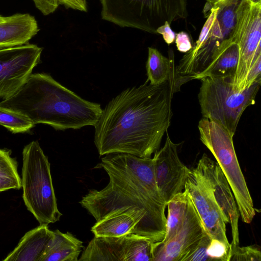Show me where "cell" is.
I'll list each match as a JSON object with an SVG mask.
<instances>
[{
  "instance_id": "19",
  "label": "cell",
  "mask_w": 261,
  "mask_h": 261,
  "mask_svg": "<svg viewBox=\"0 0 261 261\" xmlns=\"http://www.w3.org/2000/svg\"><path fill=\"white\" fill-rule=\"evenodd\" d=\"M54 236L47 224H40L20 240L4 261H41L46 247Z\"/></svg>"
},
{
  "instance_id": "15",
  "label": "cell",
  "mask_w": 261,
  "mask_h": 261,
  "mask_svg": "<svg viewBox=\"0 0 261 261\" xmlns=\"http://www.w3.org/2000/svg\"><path fill=\"white\" fill-rule=\"evenodd\" d=\"M197 165L208 178L216 200L230 224L231 251L239 245L238 222L240 215L230 187L218 163L206 154H203Z\"/></svg>"
},
{
  "instance_id": "23",
  "label": "cell",
  "mask_w": 261,
  "mask_h": 261,
  "mask_svg": "<svg viewBox=\"0 0 261 261\" xmlns=\"http://www.w3.org/2000/svg\"><path fill=\"white\" fill-rule=\"evenodd\" d=\"M0 125L16 134L29 132L35 124L23 113L0 105Z\"/></svg>"
},
{
  "instance_id": "14",
  "label": "cell",
  "mask_w": 261,
  "mask_h": 261,
  "mask_svg": "<svg viewBox=\"0 0 261 261\" xmlns=\"http://www.w3.org/2000/svg\"><path fill=\"white\" fill-rule=\"evenodd\" d=\"M206 232L190 199L183 225L175 235L165 243H153V261H184Z\"/></svg>"
},
{
  "instance_id": "29",
  "label": "cell",
  "mask_w": 261,
  "mask_h": 261,
  "mask_svg": "<svg viewBox=\"0 0 261 261\" xmlns=\"http://www.w3.org/2000/svg\"><path fill=\"white\" fill-rule=\"evenodd\" d=\"M58 6L57 0H38L35 6L44 15H48L54 13Z\"/></svg>"
},
{
  "instance_id": "1",
  "label": "cell",
  "mask_w": 261,
  "mask_h": 261,
  "mask_svg": "<svg viewBox=\"0 0 261 261\" xmlns=\"http://www.w3.org/2000/svg\"><path fill=\"white\" fill-rule=\"evenodd\" d=\"M148 83L126 89L102 110L94 126L100 155L124 153L151 158L159 150L170 125L173 96L185 83L176 72L162 84Z\"/></svg>"
},
{
  "instance_id": "12",
  "label": "cell",
  "mask_w": 261,
  "mask_h": 261,
  "mask_svg": "<svg viewBox=\"0 0 261 261\" xmlns=\"http://www.w3.org/2000/svg\"><path fill=\"white\" fill-rule=\"evenodd\" d=\"M42 50L29 43L0 48V98L11 96L25 83L40 62Z\"/></svg>"
},
{
  "instance_id": "22",
  "label": "cell",
  "mask_w": 261,
  "mask_h": 261,
  "mask_svg": "<svg viewBox=\"0 0 261 261\" xmlns=\"http://www.w3.org/2000/svg\"><path fill=\"white\" fill-rule=\"evenodd\" d=\"M190 197L184 191L175 195L167 203L168 214L166 217V233L162 243L172 239L183 225L187 213Z\"/></svg>"
},
{
  "instance_id": "33",
  "label": "cell",
  "mask_w": 261,
  "mask_h": 261,
  "mask_svg": "<svg viewBox=\"0 0 261 261\" xmlns=\"http://www.w3.org/2000/svg\"><path fill=\"white\" fill-rule=\"evenodd\" d=\"M250 2H251L252 4H259L261 3V0H248Z\"/></svg>"
},
{
  "instance_id": "7",
  "label": "cell",
  "mask_w": 261,
  "mask_h": 261,
  "mask_svg": "<svg viewBox=\"0 0 261 261\" xmlns=\"http://www.w3.org/2000/svg\"><path fill=\"white\" fill-rule=\"evenodd\" d=\"M200 80L198 100L203 118L217 122L233 137L243 113L255 103L261 82L238 92L227 79L208 76Z\"/></svg>"
},
{
  "instance_id": "31",
  "label": "cell",
  "mask_w": 261,
  "mask_h": 261,
  "mask_svg": "<svg viewBox=\"0 0 261 261\" xmlns=\"http://www.w3.org/2000/svg\"><path fill=\"white\" fill-rule=\"evenodd\" d=\"M156 33L161 34L163 39L168 45L175 41L176 34L171 30L170 25L167 22L156 30Z\"/></svg>"
},
{
  "instance_id": "5",
  "label": "cell",
  "mask_w": 261,
  "mask_h": 261,
  "mask_svg": "<svg viewBox=\"0 0 261 261\" xmlns=\"http://www.w3.org/2000/svg\"><path fill=\"white\" fill-rule=\"evenodd\" d=\"M103 20L156 34L167 22L188 16V0H100Z\"/></svg>"
},
{
  "instance_id": "25",
  "label": "cell",
  "mask_w": 261,
  "mask_h": 261,
  "mask_svg": "<svg viewBox=\"0 0 261 261\" xmlns=\"http://www.w3.org/2000/svg\"><path fill=\"white\" fill-rule=\"evenodd\" d=\"M261 252L257 245L240 247L237 246L231 251L229 261H260Z\"/></svg>"
},
{
  "instance_id": "11",
  "label": "cell",
  "mask_w": 261,
  "mask_h": 261,
  "mask_svg": "<svg viewBox=\"0 0 261 261\" xmlns=\"http://www.w3.org/2000/svg\"><path fill=\"white\" fill-rule=\"evenodd\" d=\"M153 243L135 233L94 237L79 261H153Z\"/></svg>"
},
{
  "instance_id": "30",
  "label": "cell",
  "mask_w": 261,
  "mask_h": 261,
  "mask_svg": "<svg viewBox=\"0 0 261 261\" xmlns=\"http://www.w3.org/2000/svg\"><path fill=\"white\" fill-rule=\"evenodd\" d=\"M58 5L64 6L67 9H72L83 12L87 11L86 0H57Z\"/></svg>"
},
{
  "instance_id": "10",
  "label": "cell",
  "mask_w": 261,
  "mask_h": 261,
  "mask_svg": "<svg viewBox=\"0 0 261 261\" xmlns=\"http://www.w3.org/2000/svg\"><path fill=\"white\" fill-rule=\"evenodd\" d=\"M185 190L188 192L209 236L212 239L223 243L230 255L231 246L226 230L228 220L216 200L208 178L198 165L190 169Z\"/></svg>"
},
{
  "instance_id": "34",
  "label": "cell",
  "mask_w": 261,
  "mask_h": 261,
  "mask_svg": "<svg viewBox=\"0 0 261 261\" xmlns=\"http://www.w3.org/2000/svg\"><path fill=\"white\" fill-rule=\"evenodd\" d=\"M6 17H4L0 15V22H2L4 21L6 19Z\"/></svg>"
},
{
  "instance_id": "18",
  "label": "cell",
  "mask_w": 261,
  "mask_h": 261,
  "mask_svg": "<svg viewBox=\"0 0 261 261\" xmlns=\"http://www.w3.org/2000/svg\"><path fill=\"white\" fill-rule=\"evenodd\" d=\"M239 56L238 45L231 35L215 52L208 65L190 79L200 80L211 76L227 79L231 82L236 70Z\"/></svg>"
},
{
  "instance_id": "20",
  "label": "cell",
  "mask_w": 261,
  "mask_h": 261,
  "mask_svg": "<svg viewBox=\"0 0 261 261\" xmlns=\"http://www.w3.org/2000/svg\"><path fill=\"white\" fill-rule=\"evenodd\" d=\"M84 248L83 242L69 232L54 231L41 261H77Z\"/></svg>"
},
{
  "instance_id": "9",
  "label": "cell",
  "mask_w": 261,
  "mask_h": 261,
  "mask_svg": "<svg viewBox=\"0 0 261 261\" xmlns=\"http://www.w3.org/2000/svg\"><path fill=\"white\" fill-rule=\"evenodd\" d=\"M231 36L239 46V56L231 81L233 90L245 89V82L255 61L261 58V3L241 0L236 11Z\"/></svg>"
},
{
  "instance_id": "2",
  "label": "cell",
  "mask_w": 261,
  "mask_h": 261,
  "mask_svg": "<svg viewBox=\"0 0 261 261\" xmlns=\"http://www.w3.org/2000/svg\"><path fill=\"white\" fill-rule=\"evenodd\" d=\"M95 168L109 177L101 190H89L80 201L96 221L121 211H135L143 217L147 239L162 242L166 233L167 203L157 187L153 159L124 153L106 154Z\"/></svg>"
},
{
  "instance_id": "6",
  "label": "cell",
  "mask_w": 261,
  "mask_h": 261,
  "mask_svg": "<svg viewBox=\"0 0 261 261\" xmlns=\"http://www.w3.org/2000/svg\"><path fill=\"white\" fill-rule=\"evenodd\" d=\"M198 127L201 141L214 155L228 182L242 220L250 223L255 211L234 150L233 137L221 124L206 118L199 121Z\"/></svg>"
},
{
  "instance_id": "27",
  "label": "cell",
  "mask_w": 261,
  "mask_h": 261,
  "mask_svg": "<svg viewBox=\"0 0 261 261\" xmlns=\"http://www.w3.org/2000/svg\"><path fill=\"white\" fill-rule=\"evenodd\" d=\"M207 253L212 260L229 261L230 251L222 242L212 239L207 249Z\"/></svg>"
},
{
  "instance_id": "21",
  "label": "cell",
  "mask_w": 261,
  "mask_h": 261,
  "mask_svg": "<svg viewBox=\"0 0 261 261\" xmlns=\"http://www.w3.org/2000/svg\"><path fill=\"white\" fill-rule=\"evenodd\" d=\"M147 81L152 85H159L168 81L176 72L174 55L169 50V58L163 56L157 49L148 48L146 64Z\"/></svg>"
},
{
  "instance_id": "4",
  "label": "cell",
  "mask_w": 261,
  "mask_h": 261,
  "mask_svg": "<svg viewBox=\"0 0 261 261\" xmlns=\"http://www.w3.org/2000/svg\"><path fill=\"white\" fill-rule=\"evenodd\" d=\"M21 181L24 204L39 224L59 221L62 214L57 206L50 163L37 141L23 149Z\"/></svg>"
},
{
  "instance_id": "28",
  "label": "cell",
  "mask_w": 261,
  "mask_h": 261,
  "mask_svg": "<svg viewBox=\"0 0 261 261\" xmlns=\"http://www.w3.org/2000/svg\"><path fill=\"white\" fill-rule=\"evenodd\" d=\"M175 41L177 49L182 53H186L193 46L189 35L184 32L176 34Z\"/></svg>"
},
{
  "instance_id": "8",
  "label": "cell",
  "mask_w": 261,
  "mask_h": 261,
  "mask_svg": "<svg viewBox=\"0 0 261 261\" xmlns=\"http://www.w3.org/2000/svg\"><path fill=\"white\" fill-rule=\"evenodd\" d=\"M241 1L228 0L211 9L198 40L176 66L179 76L188 82L208 65L221 43L231 36Z\"/></svg>"
},
{
  "instance_id": "32",
  "label": "cell",
  "mask_w": 261,
  "mask_h": 261,
  "mask_svg": "<svg viewBox=\"0 0 261 261\" xmlns=\"http://www.w3.org/2000/svg\"><path fill=\"white\" fill-rule=\"evenodd\" d=\"M21 185L8 178L0 176V192L10 189H20Z\"/></svg>"
},
{
  "instance_id": "16",
  "label": "cell",
  "mask_w": 261,
  "mask_h": 261,
  "mask_svg": "<svg viewBox=\"0 0 261 261\" xmlns=\"http://www.w3.org/2000/svg\"><path fill=\"white\" fill-rule=\"evenodd\" d=\"M91 231L96 237H119L135 233L147 239L142 216L135 211L111 214L96 221Z\"/></svg>"
},
{
  "instance_id": "24",
  "label": "cell",
  "mask_w": 261,
  "mask_h": 261,
  "mask_svg": "<svg viewBox=\"0 0 261 261\" xmlns=\"http://www.w3.org/2000/svg\"><path fill=\"white\" fill-rule=\"evenodd\" d=\"M17 168V162L15 159L11 156L10 151L0 149V176L21 185Z\"/></svg>"
},
{
  "instance_id": "26",
  "label": "cell",
  "mask_w": 261,
  "mask_h": 261,
  "mask_svg": "<svg viewBox=\"0 0 261 261\" xmlns=\"http://www.w3.org/2000/svg\"><path fill=\"white\" fill-rule=\"evenodd\" d=\"M212 238L206 232L195 249L185 258L184 261L212 260L207 253Z\"/></svg>"
},
{
  "instance_id": "17",
  "label": "cell",
  "mask_w": 261,
  "mask_h": 261,
  "mask_svg": "<svg viewBox=\"0 0 261 261\" xmlns=\"http://www.w3.org/2000/svg\"><path fill=\"white\" fill-rule=\"evenodd\" d=\"M39 31L36 19L30 14L7 16L0 22V48L27 44Z\"/></svg>"
},
{
  "instance_id": "3",
  "label": "cell",
  "mask_w": 261,
  "mask_h": 261,
  "mask_svg": "<svg viewBox=\"0 0 261 261\" xmlns=\"http://www.w3.org/2000/svg\"><path fill=\"white\" fill-rule=\"evenodd\" d=\"M0 105L23 113L35 124H44L60 130L94 126L102 112L100 104L82 98L44 73L31 74Z\"/></svg>"
},
{
  "instance_id": "35",
  "label": "cell",
  "mask_w": 261,
  "mask_h": 261,
  "mask_svg": "<svg viewBox=\"0 0 261 261\" xmlns=\"http://www.w3.org/2000/svg\"><path fill=\"white\" fill-rule=\"evenodd\" d=\"M35 6L37 4V3H38V0H33Z\"/></svg>"
},
{
  "instance_id": "13",
  "label": "cell",
  "mask_w": 261,
  "mask_h": 261,
  "mask_svg": "<svg viewBox=\"0 0 261 261\" xmlns=\"http://www.w3.org/2000/svg\"><path fill=\"white\" fill-rule=\"evenodd\" d=\"M166 135L164 146L154 152L152 159L156 184L167 203L185 190L190 169L178 156L177 148L179 144L173 143L167 132Z\"/></svg>"
}]
</instances>
